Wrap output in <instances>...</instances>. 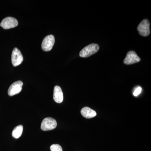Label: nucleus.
<instances>
[{"label": "nucleus", "mask_w": 151, "mask_h": 151, "mask_svg": "<svg viewBox=\"0 0 151 151\" xmlns=\"http://www.w3.org/2000/svg\"><path fill=\"white\" fill-rule=\"evenodd\" d=\"M18 24L16 19L12 17H7L2 21L0 25L4 29H7L15 27Z\"/></svg>", "instance_id": "20e7f679"}, {"label": "nucleus", "mask_w": 151, "mask_h": 151, "mask_svg": "<svg viewBox=\"0 0 151 151\" xmlns=\"http://www.w3.org/2000/svg\"><path fill=\"white\" fill-rule=\"evenodd\" d=\"M23 60V57L18 49L14 48L13 50L12 55V61L14 66H17L21 64Z\"/></svg>", "instance_id": "423d86ee"}, {"label": "nucleus", "mask_w": 151, "mask_h": 151, "mask_svg": "<svg viewBox=\"0 0 151 151\" xmlns=\"http://www.w3.org/2000/svg\"><path fill=\"white\" fill-rule=\"evenodd\" d=\"M141 58L138 56L136 52L130 51L127 53V56L124 60V63L127 65L134 64L140 61Z\"/></svg>", "instance_id": "0eeeda50"}, {"label": "nucleus", "mask_w": 151, "mask_h": 151, "mask_svg": "<svg viewBox=\"0 0 151 151\" xmlns=\"http://www.w3.org/2000/svg\"><path fill=\"white\" fill-rule=\"evenodd\" d=\"M23 85L22 81H18L13 83L10 86L8 90L9 96H13L19 94L22 90V86Z\"/></svg>", "instance_id": "6e6552de"}, {"label": "nucleus", "mask_w": 151, "mask_h": 151, "mask_svg": "<svg viewBox=\"0 0 151 151\" xmlns=\"http://www.w3.org/2000/svg\"><path fill=\"white\" fill-rule=\"evenodd\" d=\"M81 113L82 116L86 119H91L94 118L97 115V113L95 111L87 107L82 108L81 110Z\"/></svg>", "instance_id": "9d476101"}, {"label": "nucleus", "mask_w": 151, "mask_h": 151, "mask_svg": "<svg viewBox=\"0 0 151 151\" xmlns=\"http://www.w3.org/2000/svg\"><path fill=\"white\" fill-rule=\"evenodd\" d=\"M55 37L52 35L47 36L44 39L42 44V48L45 51H49L52 49L55 43Z\"/></svg>", "instance_id": "39448f33"}, {"label": "nucleus", "mask_w": 151, "mask_h": 151, "mask_svg": "<svg viewBox=\"0 0 151 151\" xmlns=\"http://www.w3.org/2000/svg\"><path fill=\"white\" fill-rule=\"evenodd\" d=\"M142 89L140 86H138L136 89H135L134 91V96L135 97H137L140 94L141 92H142Z\"/></svg>", "instance_id": "ddd939ff"}, {"label": "nucleus", "mask_w": 151, "mask_h": 151, "mask_svg": "<svg viewBox=\"0 0 151 151\" xmlns=\"http://www.w3.org/2000/svg\"><path fill=\"white\" fill-rule=\"evenodd\" d=\"M150 24L148 20L147 19L143 20L138 25L137 27L139 34L144 37L148 36L150 33Z\"/></svg>", "instance_id": "7ed1b4c3"}, {"label": "nucleus", "mask_w": 151, "mask_h": 151, "mask_svg": "<svg viewBox=\"0 0 151 151\" xmlns=\"http://www.w3.org/2000/svg\"><path fill=\"white\" fill-rule=\"evenodd\" d=\"M99 48L100 47L97 44H91L82 49L79 53V55L82 58L88 57L96 53Z\"/></svg>", "instance_id": "f257e3e1"}, {"label": "nucleus", "mask_w": 151, "mask_h": 151, "mask_svg": "<svg viewBox=\"0 0 151 151\" xmlns=\"http://www.w3.org/2000/svg\"><path fill=\"white\" fill-rule=\"evenodd\" d=\"M57 127V122L53 118L48 117L43 119L41 125V129L43 131H48L55 129Z\"/></svg>", "instance_id": "f03ea898"}, {"label": "nucleus", "mask_w": 151, "mask_h": 151, "mask_svg": "<svg viewBox=\"0 0 151 151\" xmlns=\"http://www.w3.org/2000/svg\"><path fill=\"white\" fill-rule=\"evenodd\" d=\"M23 129V127L22 125H19L14 129L12 132V135L14 138L18 139L21 136Z\"/></svg>", "instance_id": "9b49d317"}, {"label": "nucleus", "mask_w": 151, "mask_h": 151, "mask_svg": "<svg viewBox=\"0 0 151 151\" xmlns=\"http://www.w3.org/2000/svg\"><path fill=\"white\" fill-rule=\"evenodd\" d=\"M51 151H63L61 146L58 144H53L50 147Z\"/></svg>", "instance_id": "f8f14e48"}, {"label": "nucleus", "mask_w": 151, "mask_h": 151, "mask_svg": "<svg viewBox=\"0 0 151 151\" xmlns=\"http://www.w3.org/2000/svg\"><path fill=\"white\" fill-rule=\"evenodd\" d=\"M53 97L54 101L57 103H60L63 101V93L61 88L59 86H55Z\"/></svg>", "instance_id": "1a4fd4ad"}]
</instances>
